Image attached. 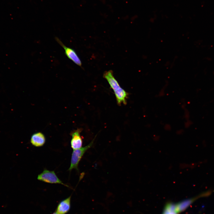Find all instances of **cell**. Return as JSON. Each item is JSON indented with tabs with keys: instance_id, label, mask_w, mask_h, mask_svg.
I'll return each instance as SVG.
<instances>
[{
	"instance_id": "8992f818",
	"label": "cell",
	"mask_w": 214,
	"mask_h": 214,
	"mask_svg": "<svg viewBox=\"0 0 214 214\" xmlns=\"http://www.w3.org/2000/svg\"><path fill=\"white\" fill-rule=\"evenodd\" d=\"M45 140L44 135L41 132H37L32 135L30 142L31 144L35 147H41L44 144Z\"/></svg>"
},
{
	"instance_id": "5b68a950",
	"label": "cell",
	"mask_w": 214,
	"mask_h": 214,
	"mask_svg": "<svg viewBox=\"0 0 214 214\" xmlns=\"http://www.w3.org/2000/svg\"><path fill=\"white\" fill-rule=\"evenodd\" d=\"M81 131V129H78L71 133L72 138L70 142V144L71 147L73 150L82 147L83 140L80 135Z\"/></svg>"
},
{
	"instance_id": "3957f363",
	"label": "cell",
	"mask_w": 214,
	"mask_h": 214,
	"mask_svg": "<svg viewBox=\"0 0 214 214\" xmlns=\"http://www.w3.org/2000/svg\"><path fill=\"white\" fill-rule=\"evenodd\" d=\"M38 180L47 183L59 184L69 187L64 183L57 177L54 171H51L45 169L37 176Z\"/></svg>"
},
{
	"instance_id": "52a82bcc",
	"label": "cell",
	"mask_w": 214,
	"mask_h": 214,
	"mask_svg": "<svg viewBox=\"0 0 214 214\" xmlns=\"http://www.w3.org/2000/svg\"><path fill=\"white\" fill-rule=\"evenodd\" d=\"M71 196L62 201L58 204L56 211L57 214H65L70 207Z\"/></svg>"
},
{
	"instance_id": "9c48e42d",
	"label": "cell",
	"mask_w": 214,
	"mask_h": 214,
	"mask_svg": "<svg viewBox=\"0 0 214 214\" xmlns=\"http://www.w3.org/2000/svg\"><path fill=\"white\" fill-rule=\"evenodd\" d=\"M52 214H57L56 213V211L54 213Z\"/></svg>"
},
{
	"instance_id": "7a4b0ae2",
	"label": "cell",
	"mask_w": 214,
	"mask_h": 214,
	"mask_svg": "<svg viewBox=\"0 0 214 214\" xmlns=\"http://www.w3.org/2000/svg\"><path fill=\"white\" fill-rule=\"evenodd\" d=\"M94 139L88 145L83 147L73 150L72 154L70 164L68 170L70 171L75 169L78 171V165L81 159L85 152L92 146Z\"/></svg>"
},
{
	"instance_id": "277c9868",
	"label": "cell",
	"mask_w": 214,
	"mask_h": 214,
	"mask_svg": "<svg viewBox=\"0 0 214 214\" xmlns=\"http://www.w3.org/2000/svg\"><path fill=\"white\" fill-rule=\"evenodd\" d=\"M56 40L64 50L65 55L70 59L78 66H81V62L79 58L74 50L66 47L58 37H56Z\"/></svg>"
},
{
	"instance_id": "ba28073f",
	"label": "cell",
	"mask_w": 214,
	"mask_h": 214,
	"mask_svg": "<svg viewBox=\"0 0 214 214\" xmlns=\"http://www.w3.org/2000/svg\"><path fill=\"white\" fill-rule=\"evenodd\" d=\"M163 214H177L168 206H167Z\"/></svg>"
},
{
	"instance_id": "6da1fadb",
	"label": "cell",
	"mask_w": 214,
	"mask_h": 214,
	"mask_svg": "<svg viewBox=\"0 0 214 214\" xmlns=\"http://www.w3.org/2000/svg\"><path fill=\"white\" fill-rule=\"evenodd\" d=\"M103 77L107 80L113 90L118 104L120 105L123 103L126 105L128 94L120 86L114 78L112 71L110 70L105 72L104 74Z\"/></svg>"
}]
</instances>
